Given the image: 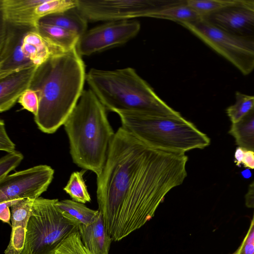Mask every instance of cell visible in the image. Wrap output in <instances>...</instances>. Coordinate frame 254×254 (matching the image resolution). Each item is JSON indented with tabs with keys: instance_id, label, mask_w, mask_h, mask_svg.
I'll use <instances>...</instances> for the list:
<instances>
[{
	"instance_id": "6da1fadb",
	"label": "cell",
	"mask_w": 254,
	"mask_h": 254,
	"mask_svg": "<svg viewBox=\"0 0 254 254\" xmlns=\"http://www.w3.org/2000/svg\"><path fill=\"white\" fill-rule=\"evenodd\" d=\"M188 156L149 146L122 127L97 176V200L107 232L118 242L154 215L167 193L187 176Z\"/></svg>"
},
{
	"instance_id": "7a4b0ae2",
	"label": "cell",
	"mask_w": 254,
	"mask_h": 254,
	"mask_svg": "<svg viewBox=\"0 0 254 254\" xmlns=\"http://www.w3.org/2000/svg\"><path fill=\"white\" fill-rule=\"evenodd\" d=\"M86 75L76 47L38 66L29 89L38 96L34 121L41 131L54 133L64 125L84 91Z\"/></svg>"
},
{
	"instance_id": "3957f363",
	"label": "cell",
	"mask_w": 254,
	"mask_h": 254,
	"mask_svg": "<svg viewBox=\"0 0 254 254\" xmlns=\"http://www.w3.org/2000/svg\"><path fill=\"white\" fill-rule=\"evenodd\" d=\"M106 108L90 89L84 90L64 126L72 161L94 173L102 172L115 135Z\"/></svg>"
},
{
	"instance_id": "277c9868",
	"label": "cell",
	"mask_w": 254,
	"mask_h": 254,
	"mask_svg": "<svg viewBox=\"0 0 254 254\" xmlns=\"http://www.w3.org/2000/svg\"><path fill=\"white\" fill-rule=\"evenodd\" d=\"M86 80L109 111L181 115L163 101L132 68L112 70L92 68L86 74Z\"/></svg>"
},
{
	"instance_id": "5b68a950",
	"label": "cell",
	"mask_w": 254,
	"mask_h": 254,
	"mask_svg": "<svg viewBox=\"0 0 254 254\" xmlns=\"http://www.w3.org/2000/svg\"><path fill=\"white\" fill-rule=\"evenodd\" d=\"M117 114L123 128L156 149L185 154L192 149L205 148L210 143L206 134L181 115L138 112Z\"/></svg>"
},
{
	"instance_id": "8992f818",
	"label": "cell",
	"mask_w": 254,
	"mask_h": 254,
	"mask_svg": "<svg viewBox=\"0 0 254 254\" xmlns=\"http://www.w3.org/2000/svg\"><path fill=\"white\" fill-rule=\"evenodd\" d=\"M58 199L40 197L34 200L21 254H55L79 223L56 205Z\"/></svg>"
},
{
	"instance_id": "52a82bcc",
	"label": "cell",
	"mask_w": 254,
	"mask_h": 254,
	"mask_svg": "<svg viewBox=\"0 0 254 254\" xmlns=\"http://www.w3.org/2000/svg\"><path fill=\"white\" fill-rule=\"evenodd\" d=\"M235 66L244 75L254 69V42L228 33L206 19L181 24Z\"/></svg>"
},
{
	"instance_id": "ba28073f",
	"label": "cell",
	"mask_w": 254,
	"mask_h": 254,
	"mask_svg": "<svg viewBox=\"0 0 254 254\" xmlns=\"http://www.w3.org/2000/svg\"><path fill=\"white\" fill-rule=\"evenodd\" d=\"M185 0H76V8L88 21H114L150 17Z\"/></svg>"
},
{
	"instance_id": "9c48e42d",
	"label": "cell",
	"mask_w": 254,
	"mask_h": 254,
	"mask_svg": "<svg viewBox=\"0 0 254 254\" xmlns=\"http://www.w3.org/2000/svg\"><path fill=\"white\" fill-rule=\"evenodd\" d=\"M140 24L135 20L106 22L88 30L81 36L76 49L81 56H89L122 46L139 33Z\"/></svg>"
},
{
	"instance_id": "30bf717a",
	"label": "cell",
	"mask_w": 254,
	"mask_h": 254,
	"mask_svg": "<svg viewBox=\"0 0 254 254\" xmlns=\"http://www.w3.org/2000/svg\"><path fill=\"white\" fill-rule=\"evenodd\" d=\"M54 174L51 167L39 165L7 175L0 181V202L40 197L47 190Z\"/></svg>"
},
{
	"instance_id": "8fae6325",
	"label": "cell",
	"mask_w": 254,
	"mask_h": 254,
	"mask_svg": "<svg viewBox=\"0 0 254 254\" xmlns=\"http://www.w3.org/2000/svg\"><path fill=\"white\" fill-rule=\"evenodd\" d=\"M37 26L15 24L0 19V78L35 65L23 53L22 45L26 33Z\"/></svg>"
},
{
	"instance_id": "7c38bea8",
	"label": "cell",
	"mask_w": 254,
	"mask_h": 254,
	"mask_svg": "<svg viewBox=\"0 0 254 254\" xmlns=\"http://www.w3.org/2000/svg\"><path fill=\"white\" fill-rule=\"evenodd\" d=\"M204 18L228 33L254 42V0H241Z\"/></svg>"
},
{
	"instance_id": "4fadbf2b",
	"label": "cell",
	"mask_w": 254,
	"mask_h": 254,
	"mask_svg": "<svg viewBox=\"0 0 254 254\" xmlns=\"http://www.w3.org/2000/svg\"><path fill=\"white\" fill-rule=\"evenodd\" d=\"M46 0H0V19L11 23L37 26L48 15Z\"/></svg>"
},
{
	"instance_id": "5bb4252c",
	"label": "cell",
	"mask_w": 254,
	"mask_h": 254,
	"mask_svg": "<svg viewBox=\"0 0 254 254\" xmlns=\"http://www.w3.org/2000/svg\"><path fill=\"white\" fill-rule=\"evenodd\" d=\"M38 66L13 72L0 78V112L9 110L29 89Z\"/></svg>"
},
{
	"instance_id": "9a60e30c",
	"label": "cell",
	"mask_w": 254,
	"mask_h": 254,
	"mask_svg": "<svg viewBox=\"0 0 254 254\" xmlns=\"http://www.w3.org/2000/svg\"><path fill=\"white\" fill-rule=\"evenodd\" d=\"M34 200L29 198L20 199L10 207L11 232L9 243L4 254H21Z\"/></svg>"
},
{
	"instance_id": "2e32d148",
	"label": "cell",
	"mask_w": 254,
	"mask_h": 254,
	"mask_svg": "<svg viewBox=\"0 0 254 254\" xmlns=\"http://www.w3.org/2000/svg\"><path fill=\"white\" fill-rule=\"evenodd\" d=\"M22 51L25 57L36 66L53 57L67 52L43 37L38 32L37 27L24 36Z\"/></svg>"
},
{
	"instance_id": "e0dca14e",
	"label": "cell",
	"mask_w": 254,
	"mask_h": 254,
	"mask_svg": "<svg viewBox=\"0 0 254 254\" xmlns=\"http://www.w3.org/2000/svg\"><path fill=\"white\" fill-rule=\"evenodd\" d=\"M78 231L82 243L92 254H109L113 241L107 232L101 213L91 224H79Z\"/></svg>"
},
{
	"instance_id": "ac0fdd59",
	"label": "cell",
	"mask_w": 254,
	"mask_h": 254,
	"mask_svg": "<svg viewBox=\"0 0 254 254\" xmlns=\"http://www.w3.org/2000/svg\"><path fill=\"white\" fill-rule=\"evenodd\" d=\"M88 21L76 7L65 11L48 15L39 22L56 25L77 34L80 37L87 31Z\"/></svg>"
},
{
	"instance_id": "d6986e66",
	"label": "cell",
	"mask_w": 254,
	"mask_h": 254,
	"mask_svg": "<svg viewBox=\"0 0 254 254\" xmlns=\"http://www.w3.org/2000/svg\"><path fill=\"white\" fill-rule=\"evenodd\" d=\"M37 29L43 37L65 51L75 48L80 38L75 33L52 24L39 22Z\"/></svg>"
},
{
	"instance_id": "ffe728a7",
	"label": "cell",
	"mask_w": 254,
	"mask_h": 254,
	"mask_svg": "<svg viewBox=\"0 0 254 254\" xmlns=\"http://www.w3.org/2000/svg\"><path fill=\"white\" fill-rule=\"evenodd\" d=\"M229 133L238 146L254 151V109L239 122L232 124Z\"/></svg>"
},
{
	"instance_id": "44dd1931",
	"label": "cell",
	"mask_w": 254,
	"mask_h": 254,
	"mask_svg": "<svg viewBox=\"0 0 254 254\" xmlns=\"http://www.w3.org/2000/svg\"><path fill=\"white\" fill-rule=\"evenodd\" d=\"M56 205L61 211L76 220L80 224L85 225L93 223L100 213L99 210L91 209L83 203L72 199L58 200Z\"/></svg>"
},
{
	"instance_id": "7402d4cb",
	"label": "cell",
	"mask_w": 254,
	"mask_h": 254,
	"mask_svg": "<svg viewBox=\"0 0 254 254\" xmlns=\"http://www.w3.org/2000/svg\"><path fill=\"white\" fill-rule=\"evenodd\" d=\"M186 0L183 3L162 9L151 15L149 17L170 20L177 22L181 25L202 18L199 14L187 4Z\"/></svg>"
},
{
	"instance_id": "603a6c76",
	"label": "cell",
	"mask_w": 254,
	"mask_h": 254,
	"mask_svg": "<svg viewBox=\"0 0 254 254\" xmlns=\"http://www.w3.org/2000/svg\"><path fill=\"white\" fill-rule=\"evenodd\" d=\"M85 171L83 170L73 172L64 188V190L72 200L83 204L89 202L91 200L83 177Z\"/></svg>"
},
{
	"instance_id": "cb8c5ba5",
	"label": "cell",
	"mask_w": 254,
	"mask_h": 254,
	"mask_svg": "<svg viewBox=\"0 0 254 254\" xmlns=\"http://www.w3.org/2000/svg\"><path fill=\"white\" fill-rule=\"evenodd\" d=\"M235 95V103L226 109V113L232 124L238 123L254 109V96L239 91L236 92Z\"/></svg>"
},
{
	"instance_id": "d4e9b609",
	"label": "cell",
	"mask_w": 254,
	"mask_h": 254,
	"mask_svg": "<svg viewBox=\"0 0 254 254\" xmlns=\"http://www.w3.org/2000/svg\"><path fill=\"white\" fill-rule=\"evenodd\" d=\"M241 0H187V4L202 18L224 8L239 3Z\"/></svg>"
},
{
	"instance_id": "484cf974",
	"label": "cell",
	"mask_w": 254,
	"mask_h": 254,
	"mask_svg": "<svg viewBox=\"0 0 254 254\" xmlns=\"http://www.w3.org/2000/svg\"><path fill=\"white\" fill-rule=\"evenodd\" d=\"M55 254H92L83 245L78 231L71 233L58 248Z\"/></svg>"
},
{
	"instance_id": "4316f807",
	"label": "cell",
	"mask_w": 254,
	"mask_h": 254,
	"mask_svg": "<svg viewBox=\"0 0 254 254\" xmlns=\"http://www.w3.org/2000/svg\"><path fill=\"white\" fill-rule=\"evenodd\" d=\"M23 154L17 151L8 153L0 159V181L5 178L8 174L14 170L23 160Z\"/></svg>"
},
{
	"instance_id": "83f0119b",
	"label": "cell",
	"mask_w": 254,
	"mask_h": 254,
	"mask_svg": "<svg viewBox=\"0 0 254 254\" xmlns=\"http://www.w3.org/2000/svg\"><path fill=\"white\" fill-rule=\"evenodd\" d=\"M17 102L23 109L32 113L34 116L37 115L39 109V98L34 90L31 89L26 90Z\"/></svg>"
},
{
	"instance_id": "f1b7e54d",
	"label": "cell",
	"mask_w": 254,
	"mask_h": 254,
	"mask_svg": "<svg viewBox=\"0 0 254 254\" xmlns=\"http://www.w3.org/2000/svg\"><path fill=\"white\" fill-rule=\"evenodd\" d=\"M232 254H254V213L244 240L238 249Z\"/></svg>"
},
{
	"instance_id": "f546056e",
	"label": "cell",
	"mask_w": 254,
	"mask_h": 254,
	"mask_svg": "<svg viewBox=\"0 0 254 254\" xmlns=\"http://www.w3.org/2000/svg\"><path fill=\"white\" fill-rule=\"evenodd\" d=\"M235 161L237 166L242 163L249 169H254V151L238 146L235 152Z\"/></svg>"
},
{
	"instance_id": "4dcf8cb0",
	"label": "cell",
	"mask_w": 254,
	"mask_h": 254,
	"mask_svg": "<svg viewBox=\"0 0 254 254\" xmlns=\"http://www.w3.org/2000/svg\"><path fill=\"white\" fill-rule=\"evenodd\" d=\"M0 150L8 153L16 151L15 144L9 138L2 119L0 120Z\"/></svg>"
},
{
	"instance_id": "1f68e13d",
	"label": "cell",
	"mask_w": 254,
	"mask_h": 254,
	"mask_svg": "<svg viewBox=\"0 0 254 254\" xmlns=\"http://www.w3.org/2000/svg\"><path fill=\"white\" fill-rule=\"evenodd\" d=\"M19 200L0 202V219L2 222L10 224L11 211L9 207Z\"/></svg>"
},
{
	"instance_id": "d6a6232c",
	"label": "cell",
	"mask_w": 254,
	"mask_h": 254,
	"mask_svg": "<svg viewBox=\"0 0 254 254\" xmlns=\"http://www.w3.org/2000/svg\"><path fill=\"white\" fill-rule=\"evenodd\" d=\"M245 204L247 207L254 209V180L249 185L245 195Z\"/></svg>"
}]
</instances>
